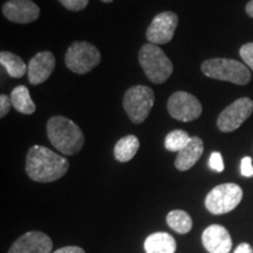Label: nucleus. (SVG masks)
<instances>
[{"label":"nucleus","mask_w":253,"mask_h":253,"mask_svg":"<svg viewBox=\"0 0 253 253\" xmlns=\"http://www.w3.org/2000/svg\"><path fill=\"white\" fill-rule=\"evenodd\" d=\"M67 158L54 153L48 148L33 145L27 153L26 172L32 181L49 183L58 181L67 173Z\"/></svg>","instance_id":"obj_1"},{"label":"nucleus","mask_w":253,"mask_h":253,"mask_svg":"<svg viewBox=\"0 0 253 253\" xmlns=\"http://www.w3.org/2000/svg\"><path fill=\"white\" fill-rule=\"evenodd\" d=\"M47 136L53 147L67 156L78 154L84 144V136L80 126L61 115L48 120Z\"/></svg>","instance_id":"obj_2"},{"label":"nucleus","mask_w":253,"mask_h":253,"mask_svg":"<svg viewBox=\"0 0 253 253\" xmlns=\"http://www.w3.org/2000/svg\"><path fill=\"white\" fill-rule=\"evenodd\" d=\"M202 72L208 78L244 86L251 81V72L245 63L233 59L214 58L202 63Z\"/></svg>","instance_id":"obj_3"},{"label":"nucleus","mask_w":253,"mask_h":253,"mask_svg":"<svg viewBox=\"0 0 253 253\" xmlns=\"http://www.w3.org/2000/svg\"><path fill=\"white\" fill-rule=\"evenodd\" d=\"M138 61L151 82L161 84L171 77L173 65L168 55L154 43H145L138 52Z\"/></svg>","instance_id":"obj_4"},{"label":"nucleus","mask_w":253,"mask_h":253,"mask_svg":"<svg viewBox=\"0 0 253 253\" xmlns=\"http://www.w3.org/2000/svg\"><path fill=\"white\" fill-rule=\"evenodd\" d=\"M155 103V95L150 87L132 86L126 91L123 96V108L130 121L135 125L144 122L149 116Z\"/></svg>","instance_id":"obj_5"},{"label":"nucleus","mask_w":253,"mask_h":253,"mask_svg":"<svg viewBox=\"0 0 253 253\" xmlns=\"http://www.w3.org/2000/svg\"><path fill=\"white\" fill-rule=\"evenodd\" d=\"M100 61V50L86 41L73 42L65 55V63L67 68L77 74H87L96 67Z\"/></svg>","instance_id":"obj_6"},{"label":"nucleus","mask_w":253,"mask_h":253,"mask_svg":"<svg viewBox=\"0 0 253 253\" xmlns=\"http://www.w3.org/2000/svg\"><path fill=\"white\" fill-rule=\"evenodd\" d=\"M243 199V190L235 183L219 184L209 192L205 208L212 214H224L235 210Z\"/></svg>","instance_id":"obj_7"},{"label":"nucleus","mask_w":253,"mask_h":253,"mask_svg":"<svg viewBox=\"0 0 253 253\" xmlns=\"http://www.w3.org/2000/svg\"><path fill=\"white\" fill-rule=\"evenodd\" d=\"M168 112L172 119L182 122H191L202 115L203 108L197 97L188 91H176L168 100Z\"/></svg>","instance_id":"obj_8"},{"label":"nucleus","mask_w":253,"mask_h":253,"mask_svg":"<svg viewBox=\"0 0 253 253\" xmlns=\"http://www.w3.org/2000/svg\"><path fill=\"white\" fill-rule=\"evenodd\" d=\"M253 112V101L250 97H240L227 106L217 119V126L220 131H235L248 120Z\"/></svg>","instance_id":"obj_9"},{"label":"nucleus","mask_w":253,"mask_h":253,"mask_svg":"<svg viewBox=\"0 0 253 253\" xmlns=\"http://www.w3.org/2000/svg\"><path fill=\"white\" fill-rule=\"evenodd\" d=\"M177 25H178V17L173 12H162L155 15L145 32L147 40L154 45H164L170 42L175 36Z\"/></svg>","instance_id":"obj_10"},{"label":"nucleus","mask_w":253,"mask_h":253,"mask_svg":"<svg viewBox=\"0 0 253 253\" xmlns=\"http://www.w3.org/2000/svg\"><path fill=\"white\" fill-rule=\"evenodd\" d=\"M2 14L15 24H30L40 15V8L32 0H8L2 5Z\"/></svg>","instance_id":"obj_11"},{"label":"nucleus","mask_w":253,"mask_h":253,"mask_svg":"<svg viewBox=\"0 0 253 253\" xmlns=\"http://www.w3.org/2000/svg\"><path fill=\"white\" fill-rule=\"evenodd\" d=\"M53 243L46 233L30 231L15 240L8 253H52Z\"/></svg>","instance_id":"obj_12"},{"label":"nucleus","mask_w":253,"mask_h":253,"mask_svg":"<svg viewBox=\"0 0 253 253\" xmlns=\"http://www.w3.org/2000/svg\"><path fill=\"white\" fill-rule=\"evenodd\" d=\"M55 68V56L52 52L45 50L36 54L30 60L27 66L28 81L33 86L43 84L48 80Z\"/></svg>","instance_id":"obj_13"},{"label":"nucleus","mask_w":253,"mask_h":253,"mask_svg":"<svg viewBox=\"0 0 253 253\" xmlns=\"http://www.w3.org/2000/svg\"><path fill=\"white\" fill-rule=\"evenodd\" d=\"M202 242L209 253H229L232 249V238L225 227L213 224L202 235Z\"/></svg>","instance_id":"obj_14"},{"label":"nucleus","mask_w":253,"mask_h":253,"mask_svg":"<svg viewBox=\"0 0 253 253\" xmlns=\"http://www.w3.org/2000/svg\"><path fill=\"white\" fill-rule=\"evenodd\" d=\"M203 151L204 143L202 138L198 136H192L186 147L177 154L175 167L179 171H186V170L191 169L198 162V160L203 155Z\"/></svg>","instance_id":"obj_15"},{"label":"nucleus","mask_w":253,"mask_h":253,"mask_svg":"<svg viewBox=\"0 0 253 253\" xmlns=\"http://www.w3.org/2000/svg\"><path fill=\"white\" fill-rule=\"evenodd\" d=\"M144 250L147 253H175L176 240L167 232H155L144 240Z\"/></svg>","instance_id":"obj_16"},{"label":"nucleus","mask_w":253,"mask_h":253,"mask_svg":"<svg viewBox=\"0 0 253 253\" xmlns=\"http://www.w3.org/2000/svg\"><path fill=\"white\" fill-rule=\"evenodd\" d=\"M12 101V106L17 112L25 114V115H32L36 112V104L32 100L30 90L26 86H17L12 90L9 95Z\"/></svg>","instance_id":"obj_17"},{"label":"nucleus","mask_w":253,"mask_h":253,"mask_svg":"<svg viewBox=\"0 0 253 253\" xmlns=\"http://www.w3.org/2000/svg\"><path fill=\"white\" fill-rule=\"evenodd\" d=\"M140 148V141L135 135H126L122 137L114 148V155L119 162H129L132 160Z\"/></svg>","instance_id":"obj_18"},{"label":"nucleus","mask_w":253,"mask_h":253,"mask_svg":"<svg viewBox=\"0 0 253 253\" xmlns=\"http://www.w3.org/2000/svg\"><path fill=\"white\" fill-rule=\"evenodd\" d=\"M0 63L6 69L7 74L11 78L20 79L25 74H27V66L20 56L15 55L14 53L2 50L0 53Z\"/></svg>","instance_id":"obj_19"},{"label":"nucleus","mask_w":253,"mask_h":253,"mask_svg":"<svg viewBox=\"0 0 253 253\" xmlns=\"http://www.w3.org/2000/svg\"><path fill=\"white\" fill-rule=\"evenodd\" d=\"M167 223L170 229L179 235H185L192 229V219L188 212L183 210H172L168 213Z\"/></svg>","instance_id":"obj_20"},{"label":"nucleus","mask_w":253,"mask_h":253,"mask_svg":"<svg viewBox=\"0 0 253 253\" xmlns=\"http://www.w3.org/2000/svg\"><path fill=\"white\" fill-rule=\"evenodd\" d=\"M191 140V136L184 130L177 129V130L170 131L164 140V147L169 151H181L183 148L186 147Z\"/></svg>","instance_id":"obj_21"},{"label":"nucleus","mask_w":253,"mask_h":253,"mask_svg":"<svg viewBox=\"0 0 253 253\" xmlns=\"http://www.w3.org/2000/svg\"><path fill=\"white\" fill-rule=\"evenodd\" d=\"M239 55L245 65L253 71V42H248L240 47Z\"/></svg>","instance_id":"obj_22"},{"label":"nucleus","mask_w":253,"mask_h":253,"mask_svg":"<svg viewBox=\"0 0 253 253\" xmlns=\"http://www.w3.org/2000/svg\"><path fill=\"white\" fill-rule=\"evenodd\" d=\"M63 7L73 12L82 11L87 7L89 0H59Z\"/></svg>","instance_id":"obj_23"},{"label":"nucleus","mask_w":253,"mask_h":253,"mask_svg":"<svg viewBox=\"0 0 253 253\" xmlns=\"http://www.w3.org/2000/svg\"><path fill=\"white\" fill-rule=\"evenodd\" d=\"M209 166H210L211 169L216 172L224 171V161L221 154L218 153V151H213V153L210 155Z\"/></svg>","instance_id":"obj_24"},{"label":"nucleus","mask_w":253,"mask_h":253,"mask_svg":"<svg viewBox=\"0 0 253 253\" xmlns=\"http://www.w3.org/2000/svg\"><path fill=\"white\" fill-rule=\"evenodd\" d=\"M12 101L11 97L7 96L6 94L0 95V118H5V115H7L9 110H11Z\"/></svg>","instance_id":"obj_25"},{"label":"nucleus","mask_w":253,"mask_h":253,"mask_svg":"<svg viewBox=\"0 0 253 253\" xmlns=\"http://www.w3.org/2000/svg\"><path fill=\"white\" fill-rule=\"evenodd\" d=\"M240 172L244 177H253V166H252V158L246 156L242 160L240 163Z\"/></svg>","instance_id":"obj_26"},{"label":"nucleus","mask_w":253,"mask_h":253,"mask_svg":"<svg viewBox=\"0 0 253 253\" xmlns=\"http://www.w3.org/2000/svg\"><path fill=\"white\" fill-rule=\"evenodd\" d=\"M52 253H86L84 250L79 246H65V248L58 249L56 251Z\"/></svg>","instance_id":"obj_27"},{"label":"nucleus","mask_w":253,"mask_h":253,"mask_svg":"<svg viewBox=\"0 0 253 253\" xmlns=\"http://www.w3.org/2000/svg\"><path fill=\"white\" fill-rule=\"evenodd\" d=\"M233 253H253V249L248 243H242V244L237 246V249Z\"/></svg>","instance_id":"obj_28"},{"label":"nucleus","mask_w":253,"mask_h":253,"mask_svg":"<svg viewBox=\"0 0 253 253\" xmlns=\"http://www.w3.org/2000/svg\"><path fill=\"white\" fill-rule=\"evenodd\" d=\"M246 13H248L249 17L253 18V0H251V1L248 2V5H246Z\"/></svg>","instance_id":"obj_29"},{"label":"nucleus","mask_w":253,"mask_h":253,"mask_svg":"<svg viewBox=\"0 0 253 253\" xmlns=\"http://www.w3.org/2000/svg\"><path fill=\"white\" fill-rule=\"evenodd\" d=\"M101 1H103V2H107V4H109V2H112L113 0H101Z\"/></svg>","instance_id":"obj_30"}]
</instances>
